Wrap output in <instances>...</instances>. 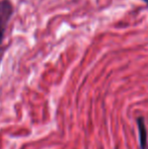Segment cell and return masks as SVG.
Here are the masks:
<instances>
[{
  "mask_svg": "<svg viewBox=\"0 0 148 149\" xmlns=\"http://www.w3.org/2000/svg\"><path fill=\"white\" fill-rule=\"evenodd\" d=\"M137 125H138L140 147L141 149H147V131H146V127H145L144 119L142 117H139L137 119Z\"/></svg>",
  "mask_w": 148,
  "mask_h": 149,
  "instance_id": "2",
  "label": "cell"
},
{
  "mask_svg": "<svg viewBox=\"0 0 148 149\" xmlns=\"http://www.w3.org/2000/svg\"><path fill=\"white\" fill-rule=\"evenodd\" d=\"M13 5L10 0H0V45L5 36L7 26L13 15Z\"/></svg>",
  "mask_w": 148,
  "mask_h": 149,
  "instance_id": "1",
  "label": "cell"
},
{
  "mask_svg": "<svg viewBox=\"0 0 148 149\" xmlns=\"http://www.w3.org/2000/svg\"><path fill=\"white\" fill-rule=\"evenodd\" d=\"M142 1H143V2H145V3H146L147 5H148V0H142Z\"/></svg>",
  "mask_w": 148,
  "mask_h": 149,
  "instance_id": "3",
  "label": "cell"
}]
</instances>
